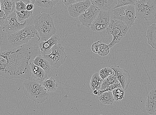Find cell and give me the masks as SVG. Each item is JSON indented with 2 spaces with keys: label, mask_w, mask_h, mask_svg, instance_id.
Listing matches in <instances>:
<instances>
[{
  "label": "cell",
  "mask_w": 156,
  "mask_h": 115,
  "mask_svg": "<svg viewBox=\"0 0 156 115\" xmlns=\"http://www.w3.org/2000/svg\"><path fill=\"white\" fill-rule=\"evenodd\" d=\"M100 102L104 104L112 105L115 100L112 91L104 92L99 96Z\"/></svg>",
  "instance_id": "cell-23"
},
{
  "label": "cell",
  "mask_w": 156,
  "mask_h": 115,
  "mask_svg": "<svg viewBox=\"0 0 156 115\" xmlns=\"http://www.w3.org/2000/svg\"><path fill=\"white\" fill-rule=\"evenodd\" d=\"M16 10L17 12L26 10L27 5L22 1L16 2Z\"/></svg>",
  "instance_id": "cell-32"
},
{
  "label": "cell",
  "mask_w": 156,
  "mask_h": 115,
  "mask_svg": "<svg viewBox=\"0 0 156 115\" xmlns=\"http://www.w3.org/2000/svg\"><path fill=\"white\" fill-rule=\"evenodd\" d=\"M92 4L97 7L100 10L110 11L115 8L117 0H90Z\"/></svg>",
  "instance_id": "cell-15"
},
{
  "label": "cell",
  "mask_w": 156,
  "mask_h": 115,
  "mask_svg": "<svg viewBox=\"0 0 156 115\" xmlns=\"http://www.w3.org/2000/svg\"><path fill=\"white\" fill-rule=\"evenodd\" d=\"M129 29L124 22L111 18L109 25L106 29L107 34L113 36L112 42L108 44L110 49L121 41L127 34Z\"/></svg>",
  "instance_id": "cell-7"
},
{
  "label": "cell",
  "mask_w": 156,
  "mask_h": 115,
  "mask_svg": "<svg viewBox=\"0 0 156 115\" xmlns=\"http://www.w3.org/2000/svg\"><path fill=\"white\" fill-rule=\"evenodd\" d=\"M100 76L99 73H95L93 75L90 82V86L93 91L94 90H99L101 88L103 81Z\"/></svg>",
  "instance_id": "cell-22"
},
{
  "label": "cell",
  "mask_w": 156,
  "mask_h": 115,
  "mask_svg": "<svg viewBox=\"0 0 156 115\" xmlns=\"http://www.w3.org/2000/svg\"><path fill=\"white\" fill-rule=\"evenodd\" d=\"M146 37L148 44L156 50V24H152L148 27Z\"/></svg>",
  "instance_id": "cell-19"
},
{
  "label": "cell",
  "mask_w": 156,
  "mask_h": 115,
  "mask_svg": "<svg viewBox=\"0 0 156 115\" xmlns=\"http://www.w3.org/2000/svg\"><path fill=\"white\" fill-rule=\"evenodd\" d=\"M16 2L10 0H1V9L4 12L5 16L16 12Z\"/></svg>",
  "instance_id": "cell-20"
},
{
  "label": "cell",
  "mask_w": 156,
  "mask_h": 115,
  "mask_svg": "<svg viewBox=\"0 0 156 115\" xmlns=\"http://www.w3.org/2000/svg\"><path fill=\"white\" fill-rule=\"evenodd\" d=\"M10 1H13V0H10Z\"/></svg>",
  "instance_id": "cell-42"
},
{
  "label": "cell",
  "mask_w": 156,
  "mask_h": 115,
  "mask_svg": "<svg viewBox=\"0 0 156 115\" xmlns=\"http://www.w3.org/2000/svg\"><path fill=\"white\" fill-rule=\"evenodd\" d=\"M133 1L135 3L137 2L140 1V0H133Z\"/></svg>",
  "instance_id": "cell-40"
},
{
  "label": "cell",
  "mask_w": 156,
  "mask_h": 115,
  "mask_svg": "<svg viewBox=\"0 0 156 115\" xmlns=\"http://www.w3.org/2000/svg\"><path fill=\"white\" fill-rule=\"evenodd\" d=\"M111 68L113 70L122 88L125 91L127 90L131 80L130 74L126 70L120 68L119 66H112Z\"/></svg>",
  "instance_id": "cell-12"
},
{
  "label": "cell",
  "mask_w": 156,
  "mask_h": 115,
  "mask_svg": "<svg viewBox=\"0 0 156 115\" xmlns=\"http://www.w3.org/2000/svg\"><path fill=\"white\" fill-rule=\"evenodd\" d=\"M114 71L111 68H106L100 70L99 75L103 79H105L111 75H112Z\"/></svg>",
  "instance_id": "cell-29"
},
{
  "label": "cell",
  "mask_w": 156,
  "mask_h": 115,
  "mask_svg": "<svg viewBox=\"0 0 156 115\" xmlns=\"http://www.w3.org/2000/svg\"><path fill=\"white\" fill-rule=\"evenodd\" d=\"M5 14L4 11L1 9V3H0V18H2L5 16Z\"/></svg>",
  "instance_id": "cell-36"
},
{
  "label": "cell",
  "mask_w": 156,
  "mask_h": 115,
  "mask_svg": "<svg viewBox=\"0 0 156 115\" xmlns=\"http://www.w3.org/2000/svg\"><path fill=\"white\" fill-rule=\"evenodd\" d=\"M98 90H95L93 91L94 94L96 96H97L98 95Z\"/></svg>",
  "instance_id": "cell-38"
},
{
  "label": "cell",
  "mask_w": 156,
  "mask_h": 115,
  "mask_svg": "<svg viewBox=\"0 0 156 115\" xmlns=\"http://www.w3.org/2000/svg\"><path fill=\"white\" fill-rule=\"evenodd\" d=\"M117 4L115 8L128 5H134L135 2L133 0H117Z\"/></svg>",
  "instance_id": "cell-31"
},
{
  "label": "cell",
  "mask_w": 156,
  "mask_h": 115,
  "mask_svg": "<svg viewBox=\"0 0 156 115\" xmlns=\"http://www.w3.org/2000/svg\"><path fill=\"white\" fill-rule=\"evenodd\" d=\"M110 19V11L100 10L98 16L90 26L91 30L100 32L105 30L109 25Z\"/></svg>",
  "instance_id": "cell-10"
},
{
  "label": "cell",
  "mask_w": 156,
  "mask_h": 115,
  "mask_svg": "<svg viewBox=\"0 0 156 115\" xmlns=\"http://www.w3.org/2000/svg\"><path fill=\"white\" fill-rule=\"evenodd\" d=\"M32 72V77L41 83L47 78V75L40 67L36 65L33 62L30 63Z\"/></svg>",
  "instance_id": "cell-16"
},
{
  "label": "cell",
  "mask_w": 156,
  "mask_h": 115,
  "mask_svg": "<svg viewBox=\"0 0 156 115\" xmlns=\"http://www.w3.org/2000/svg\"><path fill=\"white\" fill-rule=\"evenodd\" d=\"M134 5L118 7L111 10V18L121 21L127 25L129 28H131L136 19Z\"/></svg>",
  "instance_id": "cell-6"
},
{
  "label": "cell",
  "mask_w": 156,
  "mask_h": 115,
  "mask_svg": "<svg viewBox=\"0 0 156 115\" xmlns=\"http://www.w3.org/2000/svg\"><path fill=\"white\" fill-rule=\"evenodd\" d=\"M27 25L26 21L23 23L18 21L16 12L5 16V22L1 28L3 32L9 35L20 30Z\"/></svg>",
  "instance_id": "cell-9"
},
{
  "label": "cell",
  "mask_w": 156,
  "mask_h": 115,
  "mask_svg": "<svg viewBox=\"0 0 156 115\" xmlns=\"http://www.w3.org/2000/svg\"><path fill=\"white\" fill-rule=\"evenodd\" d=\"M16 13L18 21L20 23L31 18L32 16L33 12L32 11H28L26 10L21 12L16 11Z\"/></svg>",
  "instance_id": "cell-26"
},
{
  "label": "cell",
  "mask_w": 156,
  "mask_h": 115,
  "mask_svg": "<svg viewBox=\"0 0 156 115\" xmlns=\"http://www.w3.org/2000/svg\"><path fill=\"white\" fill-rule=\"evenodd\" d=\"M23 87L25 95L36 103H42L49 97L42 84L32 77L24 82Z\"/></svg>",
  "instance_id": "cell-4"
},
{
  "label": "cell",
  "mask_w": 156,
  "mask_h": 115,
  "mask_svg": "<svg viewBox=\"0 0 156 115\" xmlns=\"http://www.w3.org/2000/svg\"><path fill=\"white\" fill-rule=\"evenodd\" d=\"M125 91L122 87L115 89L112 92L115 101H119L125 97Z\"/></svg>",
  "instance_id": "cell-28"
},
{
  "label": "cell",
  "mask_w": 156,
  "mask_h": 115,
  "mask_svg": "<svg viewBox=\"0 0 156 115\" xmlns=\"http://www.w3.org/2000/svg\"><path fill=\"white\" fill-rule=\"evenodd\" d=\"M110 51V48L108 44L101 43L98 44V54L100 56H106L109 53Z\"/></svg>",
  "instance_id": "cell-27"
},
{
  "label": "cell",
  "mask_w": 156,
  "mask_h": 115,
  "mask_svg": "<svg viewBox=\"0 0 156 115\" xmlns=\"http://www.w3.org/2000/svg\"><path fill=\"white\" fill-rule=\"evenodd\" d=\"M41 84L47 91L50 92H53L56 91L58 87L57 81L53 77L50 78H47L43 81Z\"/></svg>",
  "instance_id": "cell-21"
},
{
  "label": "cell",
  "mask_w": 156,
  "mask_h": 115,
  "mask_svg": "<svg viewBox=\"0 0 156 115\" xmlns=\"http://www.w3.org/2000/svg\"><path fill=\"white\" fill-rule=\"evenodd\" d=\"M37 37L40 40L39 33L34 25H28L16 33L8 35L9 44L12 46L18 47L27 44L32 38Z\"/></svg>",
  "instance_id": "cell-5"
},
{
  "label": "cell",
  "mask_w": 156,
  "mask_h": 115,
  "mask_svg": "<svg viewBox=\"0 0 156 115\" xmlns=\"http://www.w3.org/2000/svg\"><path fill=\"white\" fill-rule=\"evenodd\" d=\"M59 0H36L35 3L37 6L42 8H52Z\"/></svg>",
  "instance_id": "cell-24"
},
{
  "label": "cell",
  "mask_w": 156,
  "mask_h": 115,
  "mask_svg": "<svg viewBox=\"0 0 156 115\" xmlns=\"http://www.w3.org/2000/svg\"><path fill=\"white\" fill-rule=\"evenodd\" d=\"M153 115H156V110L155 111V113H154L153 114Z\"/></svg>",
  "instance_id": "cell-41"
},
{
  "label": "cell",
  "mask_w": 156,
  "mask_h": 115,
  "mask_svg": "<svg viewBox=\"0 0 156 115\" xmlns=\"http://www.w3.org/2000/svg\"><path fill=\"white\" fill-rule=\"evenodd\" d=\"M60 37L59 36L55 34L46 41H41L39 44L40 51L43 55L50 54L51 52L52 47L58 44Z\"/></svg>",
  "instance_id": "cell-14"
},
{
  "label": "cell",
  "mask_w": 156,
  "mask_h": 115,
  "mask_svg": "<svg viewBox=\"0 0 156 115\" xmlns=\"http://www.w3.org/2000/svg\"><path fill=\"white\" fill-rule=\"evenodd\" d=\"M5 18V16L3 18H0V27H1L4 22Z\"/></svg>",
  "instance_id": "cell-37"
},
{
  "label": "cell",
  "mask_w": 156,
  "mask_h": 115,
  "mask_svg": "<svg viewBox=\"0 0 156 115\" xmlns=\"http://www.w3.org/2000/svg\"><path fill=\"white\" fill-rule=\"evenodd\" d=\"M0 1H1V0H0Z\"/></svg>",
  "instance_id": "cell-43"
},
{
  "label": "cell",
  "mask_w": 156,
  "mask_h": 115,
  "mask_svg": "<svg viewBox=\"0 0 156 115\" xmlns=\"http://www.w3.org/2000/svg\"><path fill=\"white\" fill-rule=\"evenodd\" d=\"M13 1H14V2H19V1H22V0H13Z\"/></svg>",
  "instance_id": "cell-39"
},
{
  "label": "cell",
  "mask_w": 156,
  "mask_h": 115,
  "mask_svg": "<svg viewBox=\"0 0 156 115\" xmlns=\"http://www.w3.org/2000/svg\"><path fill=\"white\" fill-rule=\"evenodd\" d=\"M34 5L33 4H28L27 5L26 10L28 11H32L34 8Z\"/></svg>",
  "instance_id": "cell-35"
},
{
  "label": "cell",
  "mask_w": 156,
  "mask_h": 115,
  "mask_svg": "<svg viewBox=\"0 0 156 115\" xmlns=\"http://www.w3.org/2000/svg\"><path fill=\"white\" fill-rule=\"evenodd\" d=\"M146 110L148 113L153 115L156 110V90H152L147 95Z\"/></svg>",
  "instance_id": "cell-17"
},
{
  "label": "cell",
  "mask_w": 156,
  "mask_h": 115,
  "mask_svg": "<svg viewBox=\"0 0 156 115\" xmlns=\"http://www.w3.org/2000/svg\"><path fill=\"white\" fill-rule=\"evenodd\" d=\"M34 24L41 42L46 41L56 34L57 29L51 15L44 13L38 15L35 18Z\"/></svg>",
  "instance_id": "cell-3"
},
{
  "label": "cell",
  "mask_w": 156,
  "mask_h": 115,
  "mask_svg": "<svg viewBox=\"0 0 156 115\" xmlns=\"http://www.w3.org/2000/svg\"><path fill=\"white\" fill-rule=\"evenodd\" d=\"M92 4L90 0L81 1L68 6L69 15L73 18L79 17Z\"/></svg>",
  "instance_id": "cell-13"
},
{
  "label": "cell",
  "mask_w": 156,
  "mask_h": 115,
  "mask_svg": "<svg viewBox=\"0 0 156 115\" xmlns=\"http://www.w3.org/2000/svg\"><path fill=\"white\" fill-rule=\"evenodd\" d=\"M32 62L43 69L47 75L50 71L51 66L47 59L41 55H38L33 59Z\"/></svg>",
  "instance_id": "cell-18"
},
{
  "label": "cell",
  "mask_w": 156,
  "mask_h": 115,
  "mask_svg": "<svg viewBox=\"0 0 156 115\" xmlns=\"http://www.w3.org/2000/svg\"><path fill=\"white\" fill-rule=\"evenodd\" d=\"M87 12L82 14L79 17V19L83 26L90 27L92 22L98 16L100 10L97 7L93 4L87 9Z\"/></svg>",
  "instance_id": "cell-11"
},
{
  "label": "cell",
  "mask_w": 156,
  "mask_h": 115,
  "mask_svg": "<svg viewBox=\"0 0 156 115\" xmlns=\"http://www.w3.org/2000/svg\"><path fill=\"white\" fill-rule=\"evenodd\" d=\"M51 66L58 68L64 64L67 58L65 48L61 44H58L52 47L50 54L43 55Z\"/></svg>",
  "instance_id": "cell-8"
},
{
  "label": "cell",
  "mask_w": 156,
  "mask_h": 115,
  "mask_svg": "<svg viewBox=\"0 0 156 115\" xmlns=\"http://www.w3.org/2000/svg\"><path fill=\"white\" fill-rule=\"evenodd\" d=\"M118 80L115 75L114 72L112 75H111L105 79H103L100 90L105 89L109 87L110 85L118 82Z\"/></svg>",
  "instance_id": "cell-25"
},
{
  "label": "cell",
  "mask_w": 156,
  "mask_h": 115,
  "mask_svg": "<svg viewBox=\"0 0 156 115\" xmlns=\"http://www.w3.org/2000/svg\"><path fill=\"white\" fill-rule=\"evenodd\" d=\"M39 51V47L25 44L0 52V76L17 80L31 78L29 61L37 56Z\"/></svg>",
  "instance_id": "cell-1"
},
{
  "label": "cell",
  "mask_w": 156,
  "mask_h": 115,
  "mask_svg": "<svg viewBox=\"0 0 156 115\" xmlns=\"http://www.w3.org/2000/svg\"><path fill=\"white\" fill-rule=\"evenodd\" d=\"M122 87L119 81L118 82L115 83L107 88L105 89L104 90H98V94L97 96H99L101 95L103 92L107 91H112L113 90L117 88Z\"/></svg>",
  "instance_id": "cell-30"
},
{
  "label": "cell",
  "mask_w": 156,
  "mask_h": 115,
  "mask_svg": "<svg viewBox=\"0 0 156 115\" xmlns=\"http://www.w3.org/2000/svg\"><path fill=\"white\" fill-rule=\"evenodd\" d=\"M100 43H101V41L99 40L93 44L91 46V50L93 52L98 54V45Z\"/></svg>",
  "instance_id": "cell-34"
},
{
  "label": "cell",
  "mask_w": 156,
  "mask_h": 115,
  "mask_svg": "<svg viewBox=\"0 0 156 115\" xmlns=\"http://www.w3.org/2000/svg\"><path fill=\"white\" fill-rule=\"evenodd\" d=\"M62 3L66 6L68 7L73 4L81 1H87V0H62Z\"/></svg>",
  "instance_id": "cell-33"
},
{
  "label": "cell",
  "mask_w": 156,
  "mask_h": 115,
  "mask_svg": "<svg viewBox=\"0 0 156 115\" xmlns=\"http://www.w3.org/2000/svg\"><path fill=\"white\" fill-rule=\"evenodd\" d=\"M136 19L143 25H148L156 17V0H140L135 3Z\"/></svg>",
  "instance_id": "cell-2"
}]
</instances>
